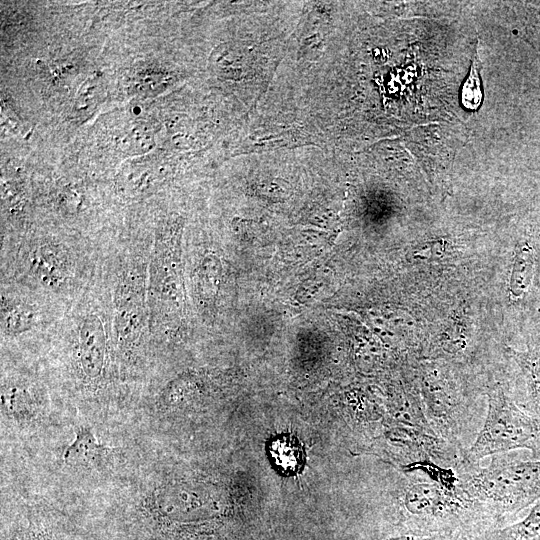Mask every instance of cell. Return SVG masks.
I'll use <instances>...</instances> for the list:
<instances>
[{
    "label": "cell",
    "instance_id": "8fae6325",
    "mask_svg": "<svg viewBox=\"0 0 540 540\" xmlns=\"http://www.w3.org/2000/svg\"><path fill=\"white\" fill-rule=\"evenodd\" d=\"M29 266L34 276L47 287L60 288L67 282L68 257L58 245H37L30 252Z\"/></svg>",
    "mask_w": 540,
    "mask_h": 540
},
{
    "label": "cell",
    "instance_id": "ba28073f",
    "mask_svg": "<svg viewBox=\"0 0 540 540\" xmlns=\"http://www.w3.org/2000/svg\"><path fill=\"white\" fill-rule=\"evenodd\" d=\"M1 413L18 426H28L42 415V402L28 383L6 379L1 384Z\"/></svg>",
    "mask_w": 540,
    "mask_h": 540
},
{
    "label": "cell",
    "instance_id": "52a82bcc",
    "mask_svg": "<svg viewBox=\"0 0 540 540\" xmlns=\"http://www.w3.org/2000/svg\"><path fill=\"white\" fill-rule=\"evenodd\" d=\"M76 355L84 378L89 382L100 381L106 367L107 335L96 314H88L80 324Z\"/></svg>",
    "mask_w": 540,
    "mask_h": 540
},
{
    "label": "cell",
    "instance_id": "e0dca14e",
    "mask_svg": "<svg viewBox=\"0 0 540 540\" xmlns=\"http://www.w3.org/2000/svg\"><path fill=\"white\" fill-rule=\"evenodd\" d=\"M20 540H55L54 536L42 525L31 521Z\"/></svg>",
    "mask_w": 540,
    "mask_h": 540
},
{
    "label": "cell",
    "instance_id": "3957f363",
    "mask_svg": "<svg viewBox=\"0 0 540 540\" xmlns=\"http://www.w3.org/2000/svg\"><path fill=\"white\" fill-rule=\"evenodd\" d=\"M486 395L484 421L462 459L479 463L488 456L526 449L532 459L540 460V417L520 407L502 383L491 385Z\"/></svg>",
    "mask_w": 540,
    "mask_h": 540
},
{
    "label": "cell",
    "instance_id": "7a4b0ae2",
    "mask_svg": "<svg viewBox=\"0 0 540 540\" xmlns=\"http://www.w3.org/2000/svg\"><path fill=\"white\" fill-rule=\"evenodd\" d=\"M417 388L436 435L459 449L467 448V438L477 435L478 413L455 372L440 362H421Z\"/></svg>",
    "mask_w": 540,
    "mask_h": 540
},
{
    "label": "cell",
    "instance_id": "30bf717a",
    "mask_svg": "<svg viewBox=\"0 0 540 540\" xmlns=\"http://www.w3.org/2000/svg\"><path fill=\"white\" fill-rule=\"evenodd\" d=\"M506 352L517 365L524 382L526 396L522 408L540 417V338L531 340L525 350L508 347Z\"/></svg>",
    "mask_w": 540,
    "mask_h": 540
},
{
    "label": "cell",
    "instance_id": "6da1fadb",
    "mask_svg": "<svg viewBox=\"0 0 540 540\" xmlns=\"http://www.w3.org/2000/svg\"><path fill=\"white\" fill-rule=\"evenodd\" d=\"M462 496L496 518L513 514L540 499V460L493 455L487 466L463 459L455 468Z\"/></svg>",
    "mask_w": 540,
    "mask_h": 540
},
{
    "label": "cell",
    "instance_id": "5bb4252c",
    "mask_svg": "<svg viewBox=\"0 0 540 540\" xmlns=\"http://www.w3.org/2000/svg\"><path fill=\"white\" fill-rule=\"evenodd\" d=\"M487 540H540V499L521 520L489 531Z\"/></svg>",
    "mask_w": 540,
    "mask_h": 540
},
{
    "label": "cell",
    "instance_id": "7c38bea8",
    "mask_svg": "<svg viewBox=\"0 0 540 540\" xmlns=\"http://www.w3.org/2000/svg\"><path fill=\"white\" fill-rule=\"evenodd\" d=\"M536 248L528 238L520 240L515 248L509 280V295L512 301L520 302L529 293L535 277Z\"/></svg>",
    "mask_w": 540,
    "mask_h": 540
},
{
    "label": "cell",
    "instance_id": "8992f818",
    "mask_svg": "<svg viewBox=\"0 0 540 540\" xmlns=\"http://www.w3.org/2000/svg\"><path fill=\"white\" fill-rule=\"evenodd\" d=\"M146 292L140 269H129L123 274L115 300V333L122 351L131 350L141 337L146 320Z\"/></svg>",
    "mask_w": 540,
    "mask_h": 540
},
{
    "label": "cell",
    "instance_id": "5b68a950",
    "mask_svg": "<svg viewBox=\"0 0 540 540\" xmlns=\"http://www.w3.org/2000/svg\"><path fill=\"white\" fill-rule=\"evenodd\" d=\"M178 243L177 232L173 227L164 225L156 232L147 287L150 324L155 331L165 323L169 305L177 302Z\"/></svg>",
    "mask_w": 540,
    "mask_h": 540
},
{
    "label": "cell",
    "instance_id": "9a60e30c",
    "mask_svg": "<svg viewBox=\"0 0 540 540\" xmlns=\"http://www.w3.org/2000/svg\"><path fill=\"white\" fill-rule=\"evenodd\" d=\"M36 321L35 311L26 303L2 297L1 329L14 336L31 329Z\"/></svg>",
    "mask_w": 540,
    "mask_h": 540
},
{
    "label": "cell",
    "instance_id": "2e32d148",
    "mask_svg": "<svg viewBox=\"0 0 540 540\" xmlns=\"http://www.w3.org/2000/svg\"><path fill=\"white\" fill-rule=\"evenodd\" d=\"M481 61L479 48L474 54L470 73L461 90V101L463 106L469 110H476L483 98L480 79Z\"/></svg>",
    "mask_w": 540,
    "mask_h": 540
},
{
    "label": "cell",
    "instance_id": "4fadbf2b",
    "mask_svg": "<svg viewBox=\"0 0 540 540\" xmlns=\"http://www.w3.org/2000/svg\"><path fill=\"white\" fill-rule=\"evenodd\" d=\"M268 458L283 476L300 473L305 465V451L301 442L289 434H279L267 442Z\"/></svg>",
    "mask_w": 540,
    "mask_h": 540
},
{
    "label": "cell",
    "instance_id": "277c9868",
    "mask_svg": "<svg viewBox=\"0 0 540 540\" xmlns=\"http://www.w3.org/2000/svg\"><path fill=\"white\" fill-rule=\"evenodd\" d=\"M402 484L400 504L413 521L422 524L460 522L465 518L487 515L460 491H450L417 473H407Z\"/></svg>",
    "mask_w": 540,
    "mask_h": 540
},
{
    "label": "cell",
    "instance_id": "d6986e66",
    "mask_svg": "<svg viewBox=\"0 0 540 540\" xmlns=\"http://www.w3.org/2000/svg\"><path fill=\"white\" fill-rule=\"evenodd\" d=\"M11 540H15V538L13 537Z\"/></svg>",
    "mask_w": 540,
    "mask_h": 540
},
{
    "label": "cell",
    "instance_id": "ac0fdd59",
    "mask_svg": "<svg viewBox=\"0 0 540 540\" xmlns=\"http://www.w3.org/2000/svg\"><path fill=\"white\" fill-rule=\"evenodd\" d=\"M379 540H445V538L439 535L421 534L413 532L390 536Z\"/></svg>",
    "mask_w": 540,
    "mask_h": 540
},
{
    "label": "cell",
    "instance_id": "9c48e42d",
    "mask_svg": "<svg viewBox=\"0 0 540 540\" xmlns=\"http://www.w3.org/2000/svg\"><path fill=\"white\" fill-rule=\"evenodd\" d=\"M116 449L100 442L90 427L78 426L74 440L65 448L63 460L67 466L100 470L112 461Z\"/></svg>",
    "mask_w": 540,
    "mask_h": 540
}]
</instances>
